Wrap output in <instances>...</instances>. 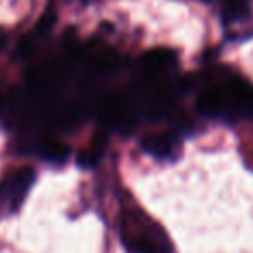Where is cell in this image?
<instances>
[{
	"label": "cell",
	"instance_id": "obj_6",
	"mask_svg": "<svg viewBox=\"0 0 253 253\" xmlns=\"http://www.w3.org/2000/svg\"><path fill=\"white\" fill-rule=\"evenodd\" d=\"M175 54L169 49H153L149 52L144 54L142 57V70H144L146 77L156 80L162 75H165L169 70H172L175 66Z\"/></svg>",
	"mask_w": 253,
	"mask_h": 253
},
{
	"label": "cell",
	"instance_id": "obj_5",
	"mask_svg": "<svg viewBox=\"0 0 253 253\" xmlns=\"http://www.w3.org/2000/svg\"><path fill=\"white\" fill-rule=\"evenodd\" d=\"M77 57L87 66V70L99 75L111 73L118 68L120 63L118 54L102 43H88L77 54Z\"/></svg>",
	"mask_w": 253,
	"mask_h": 253
},
{
	"label": "cell",
	"instance_id": "obj_10",
	"mask_svg": "<svg viewBox=\"0 0 253 253\" xmlns=\"http://www.w3.org/2000/svg\"><path fill=\"white\" fill-rule=\"evenodd\" d=\"M39 151L40 156L50 163H63L70 156V148L63 142L54 141V139H45V141L40 142Z\"/></svg>",
	"mask_w": 253,
	"mask_h": 253
},
{
	"label": "cell",
	"instance_id": "obj_13",
	"mask_svg": "<svg viewBox=\"0 0 253 253\" xmlns=\"http://www.w3.org/2000/svg\"><path fill=\"white\" fill-rule=\"evenodd\" d=\"M56 23V9H54L52 4L47 5V9L43 11V14L40 16V19L37 21V32L39 33H47Z\"/></svg>",
	"mask_w": 253,
	"mask_h": 253
},
{
	"label": "cell",
	"instance_id": "obj_2",
	"mask_svg": "<svg viewBox=\"0 0 253 253\" xmlns=\"http://www.w3.org/2000/svg\"><path fill=\"white\" fill-rule=\"evenodd\" d=\"M97 113L104 123L116 126L120 130H132L137 122L135 102L130 95L106 92L97 101Z\"/></svg>",
	"mask_w": 253,
	"mask_h": 253
},
{
	"label": "cell",
	"instance_id": "obj_11",
	"mask_svg": "<svg viewBox=\"0 0 253 253\" xmlns=\"http://www.w3.org/2000/svg\"><path fill=\"white\" fill-rule=\"evenodd\" d=\"M246 18H250V7L245 0H225L224 7H222V23L224 25L245 21Z\"/></svg>",
	"mask_w": 253,
	"mask_h": 253
},
{
	"label": "cell",
	"instance_id": "obj_8",
	"mask_svg": "<svg viewBox=\"0 0 253 253\" xmlns=\"http://www.w3.org/2000/svg\"><path fill=\"white\" fill-rule=\"evenodd\" d=\"M229 109L243 116H253V87L245 82L227 85Z\"/></svg>",
	"mask_w": 253,
	"mask_h": 253
},
{
	"label": "cell",
	"instance_id": "obj_4",
	"mask_svg": "<svg viewBox=\"0 0 253 253\" xmlns=\"http://www.w3.org/2000/svg\"><path fill=\"white\" fill-rule=\"evenodd\" d=\"M33 182H35V170L30 167H23L14 173H11L7 180L0 186V196L7 201L11 210H18L25 201Z\"/></svg>",
	"mask_w": 253,
	"mask_h": 253
},
{
	"label": "cell",
	"instance_id": "obj_1",
	"mask_svg": "<svg viewBox=\"0 0 253 253\" xmlns=\"http://www.w3.org/2000/svg\"><path fill=\"white\" fill-rule=\"evenodd\" d=\"M122 241L130 253H175L162 225L139 208L123 213Z\"/></svg>",
	"mask_w": 253,
	"mask_h": 253
},
{
	"label": "cell",
	"instance_id": "obj_7",
	"mask_svg": "<svg viewBox=\"0 0 253 253\" xmlns=\"http://www.w3.org/2000/svg\"><path fill=\"white\" fill-rule=\"evenodd\" d=\"M198 109L207 116H218L229 111L227 85L224 87H208L198 97Z\"/></svg>",
	"mask_w": 253,
	"mask_h": 253
},
{
	"label": "cell",
	"instance_id": "obj_12",
	"mask_svg": "<svg viewBox=\"0 0 253 253\" xmlns=\"http://www.w3.org/2000/svg\"><path fill=\"white\" fill-rule=\"evenodd\" d=\"M104 149H106V137L104 135H97V137L94 139V142H92L87 149H84V153H82L80 158H78V165L87 167V169L94 167L95 163L101 160Z\"/></svg>",
	"mask_w": 253,
	"mask_h": 253
},
{
	"label": "cell",
	"instance_id": "obj_9",
	"mask_svg": "<svg viewBox=\"0 0 253 253\" xmlns=\"http://www.w3.org/2000/svg\"><path fill=\"white\" fill-rule=\"evenodd\" d=\"M142 148L148 155L158 160H169L179 151V139L172 134H155L144 139Z\"/></svg>",
	"mask_w": 253,
	"mask_h": 253
},
{
	"label": "cell",
	"instance_id": "obj_3",
	"mask_svg": "<svg viewBox=\"0 0 253 253\" xmlns=\"http://www.w3.org/2000/svg\"><path fill=\"white\" fill-rule=\"evenodd\" d=\"M66 68L57 61H45L28 71V85L33 95L52 94L63 85Z\"/></svg>",
	"mask_w": 253,
	"mask_h": 253
},
{
	"label": "cell",
	"instance_id": "obj_14",
	"mask_svg": "<svg viewBox=\"0 0 253 253\" xmlns=\"http://www.w3.org/2000/svg\"><path fill=\"white\" fill-rule=\"evenodd\" d=\"M5 43H7V35H5L4 30L0 28V49H2V47H4Z\"/></svg>",
	"mask_w": 253,
	"mask_h": 253
}]
</instances>
